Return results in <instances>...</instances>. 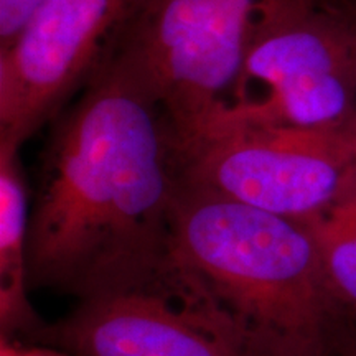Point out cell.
I'll return each mask as SVG.
<instances>
[{
    "instance_id": "cell-1",
    "label": "cell",
    "mask_w": 356,
    "mask_h": 356,
    "mask_svg": "<svg viewBox=\"0 0 356 356\" xmlns=\"http://www.w3.org/2000/svg\"><path fill=\"white\" fill-rule=\"evenodd\" d=\"M172 124L129 47L55 122L30 207V289L76 300L144 279L168 257Z\"/></svg>"
},
{
    "instance_id": "cell-2",
    "label": "cell",
    "mask_w": 356,
    "mask_h": 356,
    "mask_svg": "<svg viewBox=\"0 0 356 356\" xmlns=\"http://www.w3.org/2000/svg\"><path fill=\"white\" fill-rule=\"evenodd\" d=\"M168 254L270 356H325L338 309L300 221L177 180Z\"/></svg>"
},
{
    "instance_id": "cell-3",
    "label": "cell",
    "mask_w": 356,
    "mask_h": 356,
    "mask_svg": "<svg viewBox=\"0 0 356 356\" xmlns=\"http://www.w3.org/2000/svg\"><path fill=\"white\" fill-rule=\"evenodd\" d=\"M220 124L356 129L353 15L320 0H275L228 111L211 127Z\"/></svg>"
},
{
    "instance_id": "cell-4",
    "label": "cell",
    "mask_w": 356,
    "mask_h": 356,
    "mask_svg": "<svg viewBox=\"0 0 356 356\" xmlns=\"http://www.w3.org/2000/svg\"><path fill=\"white\" fill-rule=\"evenodd\" d=\"M178 181L304 221L356 177V129L220 124L175 145Z\"/></svg>"
},
{
    "instance_id": "cell-5",
    "label": "cell",
    "mask_w": 356,
    "mask_h": 356,
    "mask_svg": "<svg viewBox=\"0 0 356 356\" xmlns=\"http://www.w3.org/2000/svg\"><path fill=\"white\" fill-rule=\"evenodd\" d=\"M38 340L73 356H270L170 254L131 286L78 300Z\"/></svg>"
},
{
    "instance_id": "cell-6",
    "label": "cell",
    "mask_w": 356,
    "mask_h": 356,
    "mask_svg": "<svg viewBox=\"0 0 356 356\" xmlns=\"http://www.w3.org/2000/svg\"><path fill=\"white\" fill-rule=\"evenodd\" d=\"M275 0H150L126 47L149 74L175 145L229 108L259 25Z\"/></svg>"
},
{
    "instance_id": "cell-7",
    "label": "cell",
    "mask_w": 356,
    "mask_h": 356,
    "mask_svg": "<svg viewBox=\"0 0 356 356\" xmlns=\"http://www.w3.org/2000/svg\"><path fill=\"white\" fill-rule=\"evenodd\" d=\"M150 0H43L0 51V140L24 145L126 47Z\"/></svg>"
},
{
    "instance_id": "cell-8",
    "label": "cell",
    "mask_w": 356,
    "mask_h": 356,
    "mask_svg": "<svg viewBox=\"0 0 356 356\" xmlns=\"http://www.w3.org/2000/svg\"><path fill=\"white\" fill-rule=\"evenodd\" d=\"M20 147L0 140V323L3 333L24 332L38 338L44 323L26 297L30 203Z\"/></svg>"
},
{
    "instance_id": "cell-9",
    "label": "cell",
    "mask_w": 356,
    "mask_h": 356,
    "mask_svg": "<svg viewBox=\"0 0 356 356\" xmlns=\"http://www.w3.org/2000/svg\"><path fill=\"white\" fill-rule=\"evenodd\" d=\"M300 222L314 239L337 309L356 312V177L330 207Z\"/></svg>"
},
{
    "instance_id": "cell-10",
    "label": "cell",
    "mask_w": 356,
    "mask_h": 356,
    "mask_svg": "<svg viewBox=\"0 0 356 356\" xmlns=\"http://www.w3.org/2000/svg\"><path fill=\"white\" fill-rule=\"evenodd\" d=\"M43 0H0V51L15 42Z\"/></svg>"
},
{
    "instance_id": "cell-11",
    "label": "cell",
    "mask_w": 356,
    "mask_h": 356,
    "mask_svg": "<svg viewBox=\"0 0 356 356\" xmlns=\"http://www.w3.org/2000/svg\"><path fill=\"white\" fill-rule=\"evenodd\" d=\"M353 26H355V48H356V17H353Z\"/></svg>"
}]
</instances>
